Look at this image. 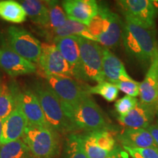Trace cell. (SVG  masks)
I'll list each match as a JSON object with an SVG mask.
<instances>
[{
    "instance_id": "f546056e",
    "label": "cell",
    "mask_w": 158,
    "mask_h": 158,
    "mask_svg": "<svg viewBox=\"0 0 158 158\" xmlns=\"http://www.w3.org/2000/svg\"><path fill=\"white\" fill-rule=\"evenodd\" d=\"M119 91L134 98H137L140 94V83L135 81H120L114 84Z\"/></svg>"
},
{
    "instance_id": "5bb4252c",
    "label": "cell",
    "mask_w": 158,
    "mask_h": 158,
    "mask_svg": "<svg viewBox=\"0 0 158 158\" xmlns=\"http://www.w3.org/2000/svg\"><path fill=\"white\" fill-rule=\"evenodd\" d=\"M53 43L56 45V48L70 68L73 78L77 81H84L77 36H70L57 39Z\"/></svg>"
},
{
    "instance_id": "7402d4cb",
    "label": "cell",
    "mask_w": 158,
    "mask_h": 158,
    "mask_svg": "<svg viewBox=\"0 0 158 158\" xmlns=\"http://www.w3.org/2000/svg\"><path fill=\"white\" fill-rule=\"evenodd\" d=\"M29 18L38 28H47L49 23V12L45 1L23 0L19 2Z\"/></svg>"
},
{
    "instance_id": "4fadbf2b",
    "label": "cell",
    "mask_w": 158,
    "mask_h": 158,
    "mask_svg": "<svg viewBox=\"0 0 158 158\" xmlns=\"http://www.w3.org/2000/svg\"><path fill=\"white\" fill-rule=\"evenodd\" d=\"M62 6L68 19L86 25L89 24L98 13L99 3L94 0H65Z\"/></svg>"
},
{
    "instance_id": "7a4b0ae2",
    "label": "cell",
    "mask_w": 158,
    "mask_h": 158,
    "mask_svg": "<svg viewBox=\"0 0 158 158\" xmlns=\"http://www.w3.org/2000/svg\"><path fill=\"white\" fill-rule=\"evenodd\" d=\"M123 23L119 15L105 4L99 3L98 13L87 26L93 40L106 48H113L122 40Z\"/></svg>"
},
{
    "instance_id": "2e32d148",
    "label": "cell",
    "mask_w": 158,
    "mask_h": 158,
    "mask_svg": "<svg viewBox=\"0 0 158 158\" xmlns=\"http://www.w3.org/2000/svg\"><path fill=\"white\" fill-rule=\"evenodd\" d=\"M27 121L21 108L20 99L14 110L3 119L1 144L15 141L23 138Z\"/></svg>"
},
{
    "instance_id": "d6986e66",
    "label": "cell",
    "mask_w": 158,
    "mask_h": 158,
    "mask_svg": "<svg viewBox=\"0 0 158 158\" xmlns=\"http://www.w3.org/2000/svg\"><path fill=\"white\" fill-rule=\"evenodd\" d=\"M102 73L105 81L114 84L120 81L133 80L127 73L121 60L109 50L102 46Z\"/></svg>"
},
{
    "instance_id": "e575fe53",
    "label": "cell",
    "mask_w": 158,
    "mask_h": 158,
    "mask_svg": "<svg viewBox=\"0 0 158 158\" xmlns=\"http://www.w3.org/2000/svg\"><path fill=\"white\" fill-rule=\"evenodd\" d=\"M2 84V75L0 73V85Z\"/></svg>"
},
{
    "instance_id": "8992f818",
    "label": "cell",
    "mask_w": 158,
    "mask_h": 158,
    "mask_svg": "<svg viewBox=\"0 0 158 158\" xmlns=\"http://www.w3.org/2000/svg\"><path fill=\"white\" fill-rule=\"evenodd\" d=\"M1 43L29 62L37 64L42 51V43L23 27L11 26Z\"/></svg>"
},
{
    "instance_id": "277c9868",
    "label": "cell",
    "mask_w": 158,
    "mask_h": 158,
    "mask_svg": "<svg viewBox=\"0 0 158 158\" xmlns=\"http://www.w3.org/2000/svg\"><path fill=\"white\" fill-rule=\"evenodd\" d=\"M88 93L76 106L63 108L64 113L76 130L86 132L109 128L105 115L95 100Z\"/></svg>"
},
{
    "instance_id": "f1b7e54d",
    "label": "cell",
    "mask_w": 158,
    "mask_h": 158,
    "mask_svg": "<svg viewBox=\"0 0 158 158\" xmlns=\"http://www.w3.org/2000/svg\"><path fill=\"white\" fill-rule=\"evenodd\" d=\"M139 102L137 98L124 95L122 98L116 100L114 104V108L118 116H124L134 109L139 103Z\"/></svg>"
},
{
    "instance_id": "1f68e13d",
    "label": "cell",
    "mask_w": 158,
    "mask_h": 158,
    "mask_svg": "<svg viewBox=\"0 0 158 158\" xmlns=\"http://www.w3.org/2000/svg\"><path fill=\"white\" fill-rule=\"evenodd\" d=\"M129 157L130 156L127 152L120 146L117 145L113 152L106 158H129Z\"/></svg>"
},
{
    "instance_id": "30bf717a",
    "label": "cell",
    "mask_w": 158,
    "mask_h": 158,
    "mask_svg": "<svg viewBox=\"0 0 158 158\" xmlns=\"http://www.w3.org/2000/svg\"><path fill=\"white\" fill-rule=\"evenodd\" d=\"M81 138L88 158L107 157L117 146L116 138L109 128L86 132Z\"/></svg>"
},
{
    "instance_id": "8fae6325",
    "label": "cell",
    "mask_w": 158,
    "mask_h": 158,
    "mask_svg": "<svg viewBox=\"0 0 158 158\" xmlns=\"http://www.w3.org/2000/svg\"><path fill=\"white\" fill-rule=\"evenodd\" d=\"M37 67L40 68L44 78L49 76L73 78L70 68L54 43H43Z\"/></svg>"
},
{
    "instance_id": "603a6c76",
    "label": "cell",
    "mask_w": 158,
    "mask_h": 158,
    "mask_svg": "<svg viewBox=\"0 0 158 158\" xmlns=\"http://www.w3.org/2000/svg\"><path fill=\"white\" fill-rule=\"evenodd\" d=\"M70 36L81 37L94 41L93 37L91 35L86 25L70 19H68L63 27L47 33L43 37L46 39L48 42L53 43L57 39Z\"/></svg>"
},
{
    "instance_id": "ffe728a7",
    "label": "cell",
    "mask_w": 158,
    "mask_h": 158,
    "mask_svg": "<svg viewBox=\"0 0 158 158\" xmlns=\"http://www.w3.org/2000/svg\"><path fill=\"white\" fill-rule=\"evenodd\" d=\"M122 147L131 148H155L158 149L149 130L144 128L125 127L116 136Z\"/></svg>"
},
{
    "instance_id": "3957f363",
    "label": "cell",
    "mask_w": 158,
    "mask_h": 158,
    "mask_svg": "<svg viewBox=\"0 0 158 158\" xmlns=\"http://www.w3.org/2000/svg\"><path fill=\"white\" fill-rule=\"evenodd\" d=\"M30 87L38 98L49 127L59 133H70L75 129L66 117L60 100L54 90L43 81H35Z\"/></svg>"
},
{
    "instance_id": "9c48e42d",
    "label": "cell",
    "mask_w": 158,
    "mask_h": 158,
    "mask_svg": "<svg viewBox=\"0 0 158 158\" xmlns=\"http://www.w3.org/2000/svg\"><path fill=\"white\" fill-rule=\"evenodd\" d=\"M124 13L138 24L149 29H155L158 14L157 3L152 0H121L117 2Z\"/></svg>"
},
{
    "instance_id": "83f0119b",
    "label": "cell",
    "mask_w": 158,
    "mask_h": 158,
    "mask_svg": "<svg viewBox=\"0 0 158 158\" xmlns=\"http://www.w3.org/2000/svg\"><path fill=\"white\" fill-rule=\"evenodd\" d=\"M87 90L90 94H98L108 102L116 100L119 92L115 85L106 81L98 83L93 86H87Z\"/></svg>"
},
{
    "instance_id": "5b68a950",
    "label": "cell",
    "mask_w": 158,
    "mask_h": 158,
    "mask_svg": "<svg viewBox=\"0 0 158 158\" xmlns=\"http://www.w3.org/2000/svg\"><path fill=\"white\" fill-rule=\"evenodd\" d=\"M22 139L31 158H57L60 154L59 133L49 126H27Z\"/></svg>"
},
{
    "instance_id": "44dd1931",
    "label": "cell",
    "mask_w": 158,
    "mask_h": 158,
    "mask_svg": "<svg viewBox=\"0 0 158 158\" xmlns=\"http://www.w3.org/2000/svg\"><path fill=\"white\" fill-rule=\"evenodd\" d=\"M21 89L15 81L0 85V118H5L16 107Z\"/></svg>"
},
{
    "instance_id": "d4e9b609",
    "label": "cell",
    "mask_w": 158,
    "mask_h": 158,
    "mask_svg": "<svg viewBox=\"0 0 158 158\" xmlns=\"http://www.w3.org/2000/svg\"><path fill=\"white\" fill-rule=\"evenodd\" d=\"M0 18L10 23H21L26 21L27 14L19 2L2 0L0 1Z\"/></svg>"
},
{
    "instance_id": "9a60e30c",
    "label": "cell",
    "mask_w": 158,
    "mask_h": 158,
    "mask_svg": "<svg viewBox=\"0 0 158 158\" xmlns=\"http://www.w3.org/2000/svg\"><path fill=\"white\" fill-rule=\"evenodd\" d=\"M20 103L27 118L28 124L27 126H48L38 98L31 87L21 89L20 94Z\"/></svg>"
},
{
    "instance_id": "6da1fadb",
    "label": "cell",
    "mask_w": 158,
    "mask_h": 158,
    "mask_svg": "<svg viewBox=\"0 0 158 158\" xmlns=\"http://www.w3.org/2000/svg\"><path fill=\"white\" fill-rule=\"evenodd\" d=\"M122 40L128 56L142 64L149 65L158 48L155 29H149L124 17Z\"/></svg>"
},
{
    "instance_id": "7c38bea8",
    "label": "cell",
    "mask_w": 158,
    "mask_h": 158,
    "mask_svg": "<svg viewBox=\"0 0 158 158\" xmlns=\"http://www.w3.org/2000/svg\"><path fill=\"white\" fill-rule=\"evenodd\" d=\"M0 68L12 78L32 74L37 71V65L23 58L1 43Z\"/></svg>"
},
{
    "instance_id": "836d02e7",
    "label": "cell",
    "mask_w": 158,
    "mask_h": 158,
    "mask_svg": "<svg viewBox=\"0 0 158 158\" xmlns=\"http://www.w3.org/2000/svg\"><path fill=\"white\" fill-rule=\"evenodd\" d=\"M2 124H3V119L0 118V145H1L2 135Z\"/></svg>"
},
{
    "instance_id": "484cf974",
    "label": "cell",
    "mask_w": 158,
    "mask_h": 158,
    "mask_svg": "<svg viewBox=\"0 0 158 158\" xmlns=\"http://www.w3.org/2000/svg\"><path fill=\"white\" fill-rule=\"evenodd\" d=\"M29 149L22 138L0 145V158H30Z\"/></svg>"
},
{
    "instance_id": "d590c367",
    "label": "cell",
    "mask_w": 158,
    "mask_h": 158,
    "mask_svg": "<svg viewBox=\"0 0 158 158\" xmlns=\"http://www.w3.org/2000/svg\"><path fill=\"white\" fill-rule=\"evenodd\" d=\"M157 116V124H158V111H157V115H156Z\"/></svg>"
},
{
    "instance_id": "e0dca14e",
    "label": "cell",
    "mask_w": 158,
    "mask_h": 158,
    "mask_svg": "<svg viewBox=\"0 0 158 158\" xmlns=\"http://www.w3.org/2000/svg\"><path fill=\"white\" fill-rule=\"evenodd\" d=\"M139 96L141 103L158 106V48L143 80L140 83Z\"/></svg>"
},
{
    "instance_id": "52a82bcc",
    "label": "cell",
    "mask_w": 158,
    "mask_h": 158,
    "mask_svg": "<svg viewBox=\"0 0 158 158\" xmlns=\"http://www.w3.org/2000/svg\"><path fill=\"white\" fill-rule=\"evenodd\" d=\"M84 81L100 83L105 81L102 73V46L84 37H77Z\"/></svg>"
},
{
    "instance_id": "4316f807",
    "label": "cell",
    "mask_w": 158,
    "mask_h": 158,
    "mask_svg": "<svg viewBox=\"0 0 158 158\" xmlns=\"http://www.w3.org/2000/svg\"><path fill=\"white\" fill-rule=\"evenodd\" d=\"M65 158H88L83 147L81 135L70 133L65 141Z\"/></svg>"
},
{
    "instance_id": "d6a6232c",
    "label": "cell",
    "mask_w": 158,
    "mask_h": 158,
    "mask_svg": "<svg viewBox=\"0 0 158 158\" xmlns=\"http://www.w3.org/2000/svg\"><path fill=\"white\" fill-rule=\"evenodd\" d=\"M147 129L149 130V132L152 135V137L155 140L156 145L158 147V124H152L151 125L149 126Z\"/></svg>"
},
{
    "instance_id": "cb8c5ba5",
    "label": "cell",
    "mask_w": 158,
    "mask_h": 158,
    "mask_svg": "<svg viewBox=\"0 0 158 158\" xmlns=\"http://www.w3.org/2000/svg\"><path fill=\"white\" fill-rule=\"evenodd\" d=\"M49 12V23L47 28H39V35L43 37L45 34L60 28L68 21L66 13L58 1H45Z\"/></svg>"
},
{
    "instance_id": "ba28073f",
    "label": "cell",
    "mask_w": 158,
    "mask_h": 158,
    "mask_svg": "<svg viewBox=\"0 0 158 158\" xmlns=\"http://www.w3.org/2000/svg\"><path fill=\"white\" fill-rule=\"evenodd\" d=\"M46 82L58 96L62 107H73L89 93L87 85L82 86L73 78L60 76L45 77Z\"/></svg>"
},
{
    "instance_id": "ac0fdd59",
    "label": "cell",
    "mask_w": 158,
    "mask_h": 158,
    "mask_svg": "<svg viewBox=\"0 0 158 158\" xmlns=\"http://www.w3.org/2000/svg\"><path fill=\"white\" fill-rule=\"evenodd\" d=\"M157 111L158 106L139 102L138 106L126 115L118 116V121L126 127L147 129L152 124Z\"/></svg>"
},
{
    "instance_id": "4dcf8cb0",
    "label": "cell",
    "mask_w": 158,
    "mask_h": 158,
    "mask_svg": "<svg viewBox=\"0 0 158 158\" xmlns=\"http://www.w3.org/2000/svg\"><path fill=\"white\" fill-rule=\"evenodd\" d=\"M131 158H158V149L155 148H131L123 147Z\"/></svg>"
}]
</instances>
